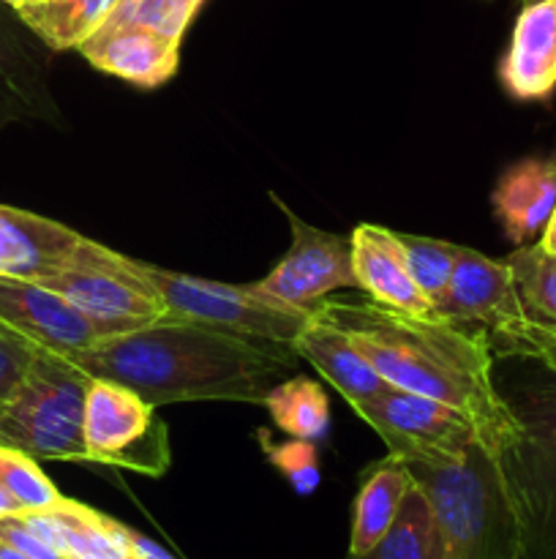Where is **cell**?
Returning a JSON list of instances; mask_svg holds the SVG:
<instances>
[{
	"mask_svg": "<svg viewBox=\"0 0 556 559\" xmlns=\"http://www.w3.org/2000/svg\"><path fill=\"white\" fill-rule=\"evenodd\" d=\"M316 317L347 333L387 385L467 415L496 459L521 440V424L496 388L494 349L483 328L374 300H322Z\"/></svg>",
	"mask_w": 556,
	"mask_h": 559,
	"instance_id": "cell-1",
	"label": "cell"
},
{
	"mask_svg": "<svg viewBox=\"0 0 556 559\" xmlns=\"http://www.w3.org/2000/svg\"><path fill=\"white\" fill-rule=\"evenodd\" d=\"M63 358L93 380H112L150 407H164L180 402L265 404L281 374L294 366L298 353L194 322L158 320Z\"/></svg>",
	"mask_w": 556,
	"mask_h": 559,
	"instance_id": "cell-2",
	"label": "cell"
},
{
	"mask_svg": "<svg viewBox=\"0 0 556 559\" xmlns=\"http://www.w3.org/2000/svg\"><path fill=\"white\" fill-rule=\"evenodd\" d=\"M403 467L428 502L442 559H518L516 508L499 459L483 442L458 462Z\"/></svg>",
	"mask_w": 556,
	"mask_h": 559,
	"instance_id": "cell-3",
	"label": "cell"
},
{
	"mask_svg": "<svg viewBox=\"0 0 556 559\" xmlns=\"http://www.w3.org/2000/svg\"><path fill=\"white\" fill-rule=\"evenodd\" d=\"M523 435L499 456L518 519V559H556V374L540 364L501 388Z\"/></svg>",
	"mask_w": 556,
	"mask_h": 559,
	"instance_id": "cell-4",
	"label": "cell"
},
{
	"mask_svg": "<svg viewBox=\"0 0 556 559\" xmlns=\"http://www.w3.org/2000/svg\"><path fill=\"white\" fill-rule=\"evenodd\" d=\"M93 377L69 358L36 349L14 391L0 402V445L38 462H87L85 402Z\"/></svg>",
	"mask_w": 556,
	"mask_h": 559,
	"instance_id": "cell-5",
	"label": "cell"
},
{
	"mask_svg": "<svg viewBox=\"0 0 556 559\" xmlns=\"http://www.w3.org/2000/svg\"><path fill=\"white\" fill-rule=\"evenodd\" d=\"M147 282L167 306L164 320L194 322L210 331L249 338L276 347H292L316 309H298L262 293L256 284H221L210 278L185 276L136 260Z\"/></svg>",
	"mask_w": 556,
	"mask_h": 559,
	"instance_id": "cell-6",
	"label": "cell"
},
{
	"mask_svg": "<svg viewBox=\"0 0 556 559\" xmlns=\"http://www.w3.org/2000/svg\"><path fill=\"white\" fill-rule=\"evenodd\" d=\"M38 284L63 295L82 311L98 338L142 331L167 317L161 295L147 282L134 257L118 254L85 235L65 265Z\"/></svg>",
	"mask_w": 556,
	"mask_h": 559,
	"instance_id": "cell-7",
	"label": "cell"
},
{
	"mask_svg": "<svg viewBox=\"0 0 556 559\" xmlns=\"http://www.w3.org/2000/svg\"><path fill=\"white\" fill-rule=\"evenodd\" d=\"M156 407L112 380H93L85 402L87 462L161 478L172 464L167 424Z\"/></svg>",
	"mask_w": 556,
	"mask_h": 559,
	"instance_id": "cell-8",
	"label": "cell"
},
{
	"mask_svg": "<svg viewBox=\"0 0 556 559\" xmlns=\"http://www.w3.org/2000/svg\"><path fill=\"white\" fill-rule=\"evenodd\" d=\"M401 462L450 464L467 456L478 440L472 420L447 404L387 385L358 409Z\"/></svg>",
	"mask_w": 556,
	"mask_h": 559,
	"instance_id": "cell-9",
	"label": "cell"
},
{
	"mask_svg": "<svg viewBox=\"0 0 556 559\" xmlns=\"http://www.w3.org/2000/svg\"><path fill=\"white\" fill-rule=\"evenodd\" d=\"M276 202L289 218L292 246L278 260V265L262 282H256V287L270 298L287 306H298V309H319L322 298L330 295L333 289L358 287L352 240L322 233V229L305 224L298 213L289 211L281 200Z\"/></svg>",
	"mask_w": 556,
	"mask_h": 559,
	"instance_id": "cell-10",
	"label": "cell"
},
{
	"mask_svg": "<svg viewBox=\"0 0 556 559\" xmlns=\"http://www.w3.org/2000/svg\"><path fill=\"white\" fill-rule=\"evenodd\" d=\"M434 314L461 325H478L494 333V338L512 336L529 325V314L507 260L496 262L463 246L450 284L434 306Z\"/></svg>",
	"mask_w": 556,
	"mask_h": 559,
	"instance_id": "cell-11",
	"label": "cell"
},
{
	"mask_svg": "<svg viewBox=\"0 0 556 559\" xmlns=\"http://www.w3.org/2000/svg\"><path fill=\"white\" fill-rule=\"evenodd\" d=\"M5 5V3H3ZM0 5V129L25 120L63 126V112L49 91L47 44Z\"/></svg>",
	"mask_w": 556,
	"mask_h": 559,
	"instance_id": "cell-12",
	"label": "cell"
},
{
	"mask_svg": "<svg viewBox=\"0 0 556 559\" xmlns=\"http://www.w3.org/2000/svg\"><path fill=\"white\" fill-rule=\"evenodd\" d=\"M0 325L33 347L69 355L98 344L96 328L63 295L38 282L0 278Z\"/></svg>",
	"mask_w": 556,
	"mask_h": 559,
	"instance_id": "cell-13",
	"label": "cell"
},
{
	"mask_svg": "<svg viewBox=\"0 0 556 559\" xmlns=\"http://www.w3.org/2000/svg\"><path fill=\"white\" fill-rule=\"evenodd\" d=\"M76 49L98 71L140 87L164 85L180 63V41L134 22L104 20Z\"/></svg>",
	"mask_w": 556,
	"mask_h": 559,
	"instance_id": "cell-14",
	"label": "cell"
},
{
	"mask_svg": "<svg viewBox=\"0 0 556 559\" xmlns=\"http://www.w3.org/2000/svg\"><path fill=\"white\" fill-rule=\"evenodd\" d=\"M499 82L516 102H548L556 93V0L523 3L501 55Z\"/></svg>",
	"mask_w": 556,
	"mask_h": 559,
	"instance_id": "cell-15",
	"label": "cell"
},
{
	"mask_svg": "<svg viewBox=\"0 0 556 559\" xmlns=\"http://www.w3.org/2000/svg\"><path fill=\"white\" fill-rule=\"evenodd\" d=\"M80 240L65 224L0 205V278L44 282L65 265Z\"/></svg>",
	"mask_w": 556,
	"mask_h": 559,
	"instance_id": "cell-16",
	"label": "cell"
},
{
	"mask_svg": "<svg viewBox=\"0 0 556 559\" xmlns=\"http://www.w3.org/2000/svg\"><path fill=\"white\" fill-rule=\"evenodd\" d=\"M352 262L358 287L374 304L407 311V314H434L431 300L420 293L407 267L396 233L376 224H360L352 233Z\"/></svg>",
	"mask_w": 556,
	"mask_h": 559,
	"instance_id": "cell-17",
	"label": "cell"
},
{
	"mask_svg": "<svg viewBox=\"0 0 556 559\" xmlns=\"http://www.w3.org/2000/svg\"><path fill=\"white\" fill-rule=\"evenodd\" d=\"M494 213L516 246L540 240L556 207V156L521 158L496 180Z\"/></svg>",
	"mask_w": 556,
	"mask_h": 559,
	"instance_id": "cell-18",
	"label": "cell"
},
{
	"mask_svg": "<svg viewBox=\"0 0 556 559\" xmlns=\"http://www.w3.org/2000/svg\"><path fill=\"white\" fill-rule=\"evenodd\" d=\"M294 353H298V358L309 360L347 399L354 413L387 388V382L371 366V360L354 347L352 338L316 314L294 342Z\"/></svg>",
	"mask_w": 556,
	"mask_h": 559,
	"instance_id": "cell-19",
	"label": "cell"
},
{
	"mask_svg": "<svg viewBox=\"0 0 556 559\" xmlns=\"http://www.w3.org/2000/svg\"><path fill=\"white\" fill-rule=\"evenodd\" d=\"M412 489L407 467L401 459L390 456L368 467L360 480L358 500H354V522H352V544H349V557H360L374 549L387 530L396 522L401 511L403 497Z\"/></svg>",
	"mask_w": 556,
	"mask_h": 559,
	"instance_id": "cell-20",
	"label": "cell"
},
{
	"mask_svg": "<svg viewBox=\"0 0 556 559\" xmlns=\"http://www.w3.org/2000/svg\"><path fill=\"white\" fill-rule=\"evenodd\" d=\"M118 0H38L16 9V16L52 52L76 49L114 9Z\"/></svg>",
	"mask_w": 556,
	"mask_h": 559,
	"instance_id": "cell-21",
	"label": "cell"
},
{
	"mask_svg": "<svg viewBox=\"0 0 556 559\" xmlns=\"http://www.w3.org/2000/svg\"><path fill=\"white\" fill-rule=\"evenodd\" d=\"M265 407L270 413L273 424L289 437L316 442L330 429V407H327V393L309 377H292L287 382H278L265 399Z\"/></svg>",
	"mask_w": 556,
	"mask_h": 559,
	"instance_id": "cell-22",
	"label": "cell"
},
{
	"mask_svg": "<svg viewBox=\"0 0 556 559\" xmlns=\"http://www.w3.org/2000/svg\"><path fill=\"white\" fill-rule=\"evenodd\" d=\"M349 559H442L434 516L418 486L412 484L409 495L403 497L401 511L385 538L365 555Z\"/></svg>",
	"mask_w": 556,
	"mask_h": 559,
	"instance_id": "cell-23",
	"label": "cell"
},
{
	"mask_svg": "<svg viewBox=\"0 0 556 559\" xmlns=\"http://www.w3.org/2000/svg\"><path fill=\"white\" fill-rule=\"evenodd\" d=\"M518 295L527 309L529 322L556 328V254L545 251L540 240L518 246L507 257Z\"/></svg>",
	"mask_w": 556,
	"mask_h": 559,
	"instance_id": "cell-24",
	"label": "cell"
},
{
	"mask_svg": "<svg viewBox=\"0 0 556 559\" xmlns=\"http://www.w3.org/2000/svg\"><path fill=\"white\" fill-rule=\"evenodd\" d=\"M63 538L65 555L93 559H131L114 533L109 530V516L82 506V502L60 497L58 506L47 508Z\"/></svg>",
	"mask_w": 556,
	"mask_h": 559,
	"instance_id": "cell-25",
	"label": "cell"
},
{
	"mask_svg": "<svg viewBox=\"0 0 556 559\" xmlns=\"http://www.w3.org/2000/svg\"><path fill=\"white\" fill-rule=\"evenodd\" d=\"M396 238L401 243L403 257H407V267L412 273L414 284L431 300V306H436L445 295L447 284H450L461 246L409 233H396Z\"/></svg>",
	"mask_w": 556,
	"mask_h": 559,
	"instance_id": "cell-26",
	"label": "cell"
},
{
	"mask_svg": "<svg viewBox=\"0 0 556 559\" xmlns=\"http://www.w3.org/2000/svg\"><path fill=\"white\" fill-rule=\"evenodd\" d=\"M0 489L9 491L25 511H47L58 506L60 491L52 480L41 473L38 462L16 448L0 445Z\"/></svg>",
	"mask_w": 556,
	"mask_h": 559,
	"instance_id": "cell-27",
	"label": "cell"
},
{
	"mask_svg": "<svg viewBox=\"0 0 556 559\" xmlns=\"http://www.w3.org/2000/svg\"><path fill=\"white\" fill-rule=\"evenodd\" d=\"M200 5L196 0H118L107 20L134 22L174 41H183L185 27L191 25Z\"/></svg>",
	"mask_w": 556,
	"mask_h": 559,
	"instance_id": "cell-28",
	"label": "cell"
},
{
	"mask_svg": "<svg viewBox=\"0 0 556 559\" xmlns=\"http://www.w3.org/2000/svg\"><path fill=\"white\" fill-rule=\"evenodd\" d=\"M262 448L267 451L270 462L287 475L298 495H311L319 486V462H316L314 442L294 437L292 442L273 445L267 435H262Z\"/></svg>",
	"mask_w": 556,
	"mask_h": 559,
	"instance_id": "cell-29",
	"label": "cell"
},
{
	"mask_svg": "<svg viewBox=\"0 0 556 559\" xmlns=\"http://www.w3.org/2000/svg\"><path fill=\"white\" fill-rule=\"evenodd\" d=\"M496 347V355H512V358L537 360L545 369L556 374V328L537 325L529 322L512 336H499L491 342V349Z\"/></svg>",
	"mask_w": 556,
	"mask_h": 559,
	"instance_id": "cell-30",
	"label": "cell"
},
{
	"mask_svg": "<svg viewBox=\"0 0 556 559\" xmlns=\"http://www.w3.org/2000/svg\"><path fill=\"white\" fill-rule=\"evenodd\" d=\"M38 347L27 344L25 338H20L16 333H11L9 328L0 325V402L14 391L16 382L22 380L25 369L31 366L33 355Z\"/></svg>",
	"mask_w": 556,
	"mask_h": 559,
	"instance_id": "cell-31",
	"label": "cell"
},
{
	"mask_svg": "<svg viewBox=\"0 0 556 559\" xmlns=\"http://www.w3.org/2000/svg\"><path fill=\"white\" fill-rule=\"evenodd\" d=\"M0 540H5V544L20 549L22 555H27L31 559H65V555L52 549L47 540L38 538V535L27 527L22 513H11V516L0 519Z\"/></svg>",
	"mask_w": 556,
	"mask_h": 559,
	"instance_id": "cell-32",
	"label": "cell"
},
{
	"mask_svg": "<svg viewBox=\"0 0 556 559\" xmlns=\"http://www.w3.org/2000/svg\"><path fill=\"white\" fill-rule=\"evenodd\" d=\"M109 530L114 533V538L123 544V549L129 551L131 559H178L169 555L164 546H158L156 540L145 538V535H140L136 530L125 527V524L114 522V519H109Z\"/></svg>",
	"mask_w": 556,
	"mask_h": 559,
	"instance_id": "cell-33",
	"label": "cell"
},
{
	"mask_svg": "<svg viewBox=\"0 0 556 559\" xmlns=\"http://www.w3.org/2000/svg\"><path fill=\"white\" fill-rule=\"evenodd\" d=\"M540 246H543L545 251H551V254H556V207L554 213H551L548 224H545L543 235H540Z\"/></svg>",
	"mask_w": 556,
	"mask_h": 559,
	"instance_id": "cell-34",
	"label": "cell"
},
{
	"mask_svg": "<svg viewBox=\"0 0 556 559\" xmlns=\"http://www.w3.org/2000/svg\"><path fill=\"white\" fill-rule=\"evenodd\" d=\"M11 513H22L20 502H16L14 497L9 495V491L0 489V519H3V516H11Z\"/></svg>",
	"mask_w": 556,
	"mask_h": 559,
	"instance_id": "cell-35",
	"label": "cell"
},
{
	"mask_svg": "<svg viewBox=\"0 0 556 559\" xmlns=\"http://www.w3.org/2000/svg\"><path fill=\"white\" fill-rule=\"evenodd\" d=\"M0 559H31V557L22 555L20 549L9 546V544H5V540H0Z\"/></svg>",
	"mask_w": 556,
	"mask_h": 559,
	"instance_id": "cell-36",
	"label": "cell"
},
{
	"mask_svg": "<svg viewBox=\"0 0 556 559\" xmlns=\"http://www.w3.org/2000/svg\"><path fill=\"white\" fill-rule=\"evenodd\" d=\"M0 3H5L9 9H22V5H31V3H38V0H0Z\"/></svg>",
	"mask_w": 556,
	"mask_h": 559,
	"instance_id": "cell-37",
	"label": "cell"
},
{
	"mask_svg": "<svg viewBox=\"0 0 556 559\" xmlns=\"http://www.w3.org/2000/svg\"><path fill=\"white\" fill-rule=\"evenodd\" d=\"M65 559H93V557H80V555H65Z\"/></svg>",
	"mask_w": 556,
	"mask_h": 559,
	"instance_id": "cell-38",
	"label": "cell"
},
{
	"mask_svg": "<svg viewBox=\"0 0 556 559\" xmlns=\"http://www.w3.org/2000/svg\"><path fill=\"white\" fill-rule=\"evenodd\" d=\"M521 3H534V0H521Z\"/></svg>",
	"mask_w": 556,
	"mask_h": 559,
	"instance_id": "cell-39",
	"label": "cell"
},
{
	"mask_svg": "<svg viewBox=\"0 0 556 559\" xmlns=\"http://www.w3.org/2000/svg\"><path fill=\"white\" fill-rule=\"evenodd\" d=\"M196 3H205V0H196Z\"/></svg>",
	"mask_w": 556,
	"mask_h": 559,
	"instance_id": "cell-40",
	"label": "cell"
}]
</instances>
